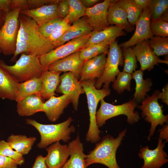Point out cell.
I'll return each instance as SVG.
<instances>
[{"mask_svg": "<svg viewBox=\"0 0 168 168\" xmlns=\"http://www.w3.org/2000/svg\"><path fill=\"white\" fill-rule=\"evenodd\" d=\"M20 24L16 50L11 59L16 61L18 55L22 53L38 56L54 49L53 43L43 37L37 24L30 18L20 14Z\"/></svg>", "mask_w": 168, "mask_h": 168, "instance_id": "cell-1", "label": "cell"}, {"mask_svg": "<svg viewBox=\"0 0 168 168\" xmlns=\"http://www.w3.org/2000/svg\"><path fill=\"white\" fill-rule=\"evenodd\" d=\"M127 130L126 128L124 129L116 138L107 134L96 143L93 149L86 155L85 160L87 167L93 164L100 163L108 168H120L116 161V152Z\"/></svg>", "mask_w": 168, "mask_h": 168, "instance_id": "cell-2", "label": "cell"}, {"mask_svg": "<svg viewBox=\"0 0 168 168\" xmlns=\"http://www.w3.org/2000/svg\"><path fill=\"white\" fill-rule=\"evenodd\" d=\"M72 119L70 117L66 121L56 124H44L38 123L34 119H27L26 123L31 125L38 131L40 136V142L37 147L39 148H45L50 145L62 140L68 142L70 139L72 133L75 132L73 125H70Z\"/></svg>", "mask_w": 168, "mask_h": 168, "instance_id": "cell-3", "label": "cell"}, {"mask_svg": "<svg viewBox=\"0 0 168 168\" xmlns=\"http://www.w3.org/2000/svg\"><path fill=\"white\" fill-rule=\"evenodd\" d=\"M96 81L93 79L80 81L86 95L90 117V124L86 135V141L96 143L100 140V134L102 132L96 122L97 105L101 99L110 94V90L104 88L97 89L95 86Z\"/></svg>", "mask_w": 168, "mask_h": 168, "instance_id": "cell-4", "label": "cell"}, {"mask_svg": "<svg viewBox=\"0 0 168 168\" xmlns=\"http://www.w3.org/2000/svg\"><path fill=\"white\" fill-rule=\"evenodd\" d=\"M0 67L14 77L20 83L34 77H40L45 70L42 65L38 57L24 53L13 65L7 64L0 60Z\"/></svg>", "mask_w": 168, "mask_h": 168, "instance_id": "cell-5", "label": "cell"}, {"mask_svg": "<svg viewBox=\"0 0 168 168\" xmlns=\"http://www.w3.org/2000/svg\"><path fill=\"white\" fill-rule=\"evenodd\" d=\"M100 101V106L96 111V124L99 128L105 124L108 119L120 115L126 116L127 122L130 125L137 122L140 119L138 112L134 111L138 104L132 100L118 105L106 102L104 99Z\"/></svg>", "mask_w": 168, "mask_h": 168, "instance_id": "cell-6", "label": "cell"}, {"mask_svg": "<svg viewBox=\"0 0 168 168\" xmlns=\"http://www.w3.org/2000/svg\"><path fill=\"white\" fill-rule=\"evenodd\" d=\"M21 8H15L6 13L4 21L0 29V49L5 55L14 54L20 24L19 20Z\"/></svg>", "mask_w": 168, "mask_h": 168, "instance_id": "cell-7", "label": "cell"}, {"mask_svg": "<svg viewBox=\"0 0 168 168\" xmlns=\"http://www.w3.org/2000/svg\"><path fill=\"white\" fill-rule=\"evenodd\" d=\"M124 65V57L121 49L117 41L111 42L107 53L106 63L103 72L95 82V86L98 89H100L103 84V88L109 89L111 82H113L116 76L120 72L118 67Z\"/></svg>", "mask_w": 168, "mask_h": 168, "instance_id": "cell-8", "label": "cell"}, {"mask_svg": "<svg viewBox=\"0 0 168 168\" xmlns=\"http://www.w3.org/2000/svg\"><path fill=\"white\" fill-rule=\"evenodd\" d=\"M160 91H155L151 96H148L141 101L142 105L137 107L141 111L142 117L145 121L151 124L147 140L149 141L155 132L156 127L168 123V115L163 113L162 105L158 102V95Z\"/></svg>", "mask_w": 168, "mask_h": 168, "instance_id": "cell-9", "label": "cell"}, {"mask_svg": "<svg viewBox=\"0 0 168 168\" xmlns=\"http://www.w3.org/2000/svg\"><path fill=\"white\" fill-rule=\"evenodd\" d=\"M94 32V30L87 35L72 39L46 54L38 56L43 68L47 69L49 66L54 61L83 49Z\"/></svg>", "mask_w": 168, "mask_h": 168, "instance_id": "cell-10", "label": "cell"}, {"mask_svg": "<svg viewBox=\"0 0 168 168\" xmlns=\"http://www.w3.org/2000/svg\"><path fill=\"white\" fill-rule=\"evenodd\" d=\"M60 84L56 91L68 95L74 110L77 111L80 96L85 93L80 81L70 72H65L60 76Z\"/></svg>", "mask_w": 168, "mask_h": 168, "instance_id": "cell-11", "label": "cell"}, {"mask_svg": "<svg viewBox=\"0 0 168 168\" xmlns=\"http://www.w3.org/2000/svg\"><path fill=\"white\" fill-rule=\"evenodd\" d=\"M165 143L158 138V145L155 149H150L148 146H146L140 149L138 155L144 161L141 168H161L168 162L167 153L163 149Z\"/></svg>", "mask_w": 168, "mask_h": 168, "instance_id": "cell-12", "label": "cell"}, {"mask_svg": "<svg viewBox=\"0 0 168 168\" xmlns=\"http://www.w3.org/2000/svg\"><path fill=\"white\" fill-rule=\"evenodd\" d=\"M150 13L148 7L143 10L137 20L133 35L128 40L119 44V47L122 48L132 47L141 41L151 39L154 35L150 30Z\"/></svg>", "mask_w": 168, "mask_h": 168, "instance_id": "cell-13", "label": "cell"}, {"mask_svg": "<svg viewBox=\"0 0 168 168\" xmlns=\"http://www.w3.org/2000/svg\"><path fill=\"white\" fill-rule=\"evenodd\" d=\"M133 49L137 61L140 64V70L143 72L147 70L150 71L154 65H158L159 63L168 64V60L161 59L155 55L149 45V40L138 43L133 47Z\"/></svg>", "mask_w": 168, "mask_h": 168, "instance_id": "cell-14", "label": "cell"}, {"mask_svg": "<svg viewBox=\"0 0 168 168\" xmlns=\"http://www.w3.org/2000/svg\"><path fill=\"white\" fill-rule=\"evenodd\" d=\"M111 1L105 0L92 7L86 9L85 16L94 30L99 31L110 26L108 22L107 15Z\"/></svg>", "mask_w": 168, "mask_h": 168, "instance_id": "cell-15", "label": "cell"}, {"mask_svg": "<svg viewBox=\"0 0 168 168\" xmlns=\"http://www.w3.org/2000/svg\"><path fill=\"white\" fill-rule=\"evenodd\" d=\"M85 60L80 56V51L63 58L56 60L50 64L48 70L60 72H70L78 79Z\"/></svg>", "mask_w": 168, "mask_h": 168, "instance_id": "cell-16", "label": "cell"}, {"mask_svg": "<svg viewBox=\"0 0 168 168\" xmlns=\"http://www.w3.org/2000/svg\"><path fill=\"white\" fill-rule=\"evenodd\" d=\"M45 149L47 154L45 163L48 168H62L68 160L70 152L68 146L59 141L49 146Z\"/></svg>", "mask_w": 168, "mask_h": 168, "instance_id": "cell-17", "label": "cell"}, {"mask_svg": "<svg viewBox=\"0 0 168 168\" xmlns=\"http://www.w3.org/2000/svg\"><path fill=\"white\" fill-rule=\"evenodd\" d=\"M107 54L104 53L85 60L79 81L99 78L102 74L106 63Z\"/></svg>", "mask_w": 168, "mask_h": 168, "instance_id": "cell-18", "label": "cell"}, {"mask_svg": "<svg viewBox=\"0 0 168 168\" xmlns=\"http://www.w3.org/2000/svg\"><path fill=\"white\" fill-rule=\"evenodd\" d=\"M71 103L70 97L63 94L58 97H51L43 105V112L50 121H57L63 114L64 110Z\"/></svg>", "mask_w": 168, "mask_h": 168, "instance_id": "cell-19", "label": "cell"}, {"mask_svg": "<svg viewBox=\"0 0 168 168\" xmlns=\"http://www.w3.org/2000/svg\"><path fill=\"white\" fill-rule=\"evenodd\" d=\"M93 30L85 16L73 23L69 30L53 43L54 49L72 39L87 35Z\"/></svg>", "mask_w": 168, "mask_h": 168, "instance_id": "cell-20", "label": "cell"}, {"mask_svg": "<svg viewBox=\"0 0 168 168\" xmlns=\"http://www.w3.org/2000/svg\"><path fill=\"white\" fill-rule=\"evenodd\" d=\"M58 3L46 5L34 9L21 10L20 14L30 18L40 26L53 19L60 18L57 10Z\"/></svg>", "mask_w": 168, "mask_h": 168, "instance_id": "cell-21", "label": "cell"}, {"mask_svg": "<svg viewBox=\"0 0 168 168\" xmlns=\"http://www.w3.org/2000/svg\"><path fill=\"white\" fill-rule=\"evenodd\" d=\"M68 146L70 157L62 168H87L85 160L86 155L83 152V143L81 142L78 134Z\"/></svg>", "mask_w": 168, "mask_h": 168, "instance_id": "cell-22", "label": "cell"}, {"mask_svg": "<svg viewBox=\"0 0 168 168\" xmlns=\"http://www.w3.org/2000/svg\"><path fill=\"white\" fill-rule=\"evenodd\" d=\"M117 0H111L107 11L108 22L110 25L122 27L124 31L131 32L134 30V26L128 22L125 11L119 6Z\"/></svg>", "mask_w": 168, "mask_h": 168, "instance_id": "cell-23", "label": "cell"}, {"mask_svg": "<svg viewBox=\"0 0 168 168\" xmlns=\"http://www.w3.org/2000/svg\"><path fill=\"white\" fill-rule=\"evenodd\" d=\"M61 72L45 70L40 76L41 87L37 95L43 99H49L54 96L55 92L60 82V75Z\"/></svg>", "mask_w": 168, "mask_h": 168, "instance_id": "cell-24", "label": "cell"}, {"mask_svg": "<svg viewBox=\"0 0 168 168\" xmlns=\"http://www.w3.org/2000/svg\"><path fill=\"white\" fill-rule=\"evenodd\" d=\"M126 34L122 27L113 25L110 26L99 31L94 30L93 33L89 39L84 48L94 44L102 42L111 43L115 40L116 38L118 37L125 36Z\"/></svg>", "mask_w": 168, "mask_h": 168, "instance_id": "cell-25", "label": "cell"}, {"mask_svg": "<svg viewBox=\"0 0 168 168\" xmlns=\"http://www.w3.org/2000/svg\"><path fill=\"white\" fill-rule=\"evenodd\" d=\"M19 82L0 67V98L15 100Z\"/></svg>", "mask_w": 168, "mask_h": 168, "instance_id": "cell-26", "label": "cell"}, {"mask_svg": "<svg viewBox=\"0 0 168 168\" xmlns=\"http://www.w3.org/2000/svg\"><path fill=\"white\" fill-rule=\"evenodd\" d=\"M43 99L36 94L32 95L17 102L16 111L21 116L32 115L43 111Z\"/></svg>", "mask_w": 168, "mask_h": 168, "instance_id": "cell-27", "label": "cell"}, {"mask_svg": "<svg viewBox=\"0 0 168 168\" xmlns=\"http://www.w3.org/2000/svg\"><path fill=\"white\" fill-rule=\"evenodd\" d=\"M132 76L136 82L135 92L132 100L138 104L145 99L147 93L151 90L153 82L150 78L144 79L143 71L140 69L135 71Z\"/></svg>", "mask_w": 168, "mask_h": 168, "instance_id": "cell-28", "label": "cell"}, {"mask_svg": "<svg viewBox=\"0 0 168 168\" xmlns=\"http://www.w3.org/2000/svg\"><path fill=\"white\" fill-rule=\"evenodd\" d=\"M36 140L33 136L28 137L25 135L12 134L7 141L13 149L24 155L29 153Z\"/></svg>", "mask_w": 168, "mask_h": 168, "instance_id": "cell-29", "label": "cell"}, {"mask_svg": "<svg viewBox=\"0 0 168 168\" xmlns=\"http://www.w3.org/2000/svg\"><path fill=\"white\" fill-rule=\"evenodd\" d=\"M41 84L40 77L19 83L15 100L17 102L31 95H37L40 90Z\"/></svg>", "mask_w": 168, "mask_h": 168, "instance_id": "cell-30", "label": "cell"}, {"mask_svg": "<svg viewBox=\"0 0 168 168\" xmlns=\"http://www.w3.org/2000/svg\"><path fill=\"white\" fill-rule=\"evenodd\" d=\"M117 2L126 12L128 22L134 26L142 12V9L134 3L133 0H117Z\"/></svg>", "mask_w": 168, "mask_h": 168, "instance_id": "cell-31", "label": "cell"}, {"mask_svg": "<svg viewBox=\"0 0 168 168\" xmlns=\"http://www.w3.org/2000/svg\"><path fill=\"white\" fill-rule=\"evenodd\" d=\"M110 43L102 42L82 49L80 51V57L82 59L86 60L102 54H107Z\"/></svg>", "mask_w": 168, "mask_h": 168, "instance_id": "cell-32", "label": "cell"}, {"mask_svg": "<svg viewBox=\"0 0 168 168\" xmlns=\"http://www.w3.org/2000/svg\"><path fill=\"white\" fill-rule=\"evenodd\" d=\"M151 21L161 18L168 14V0H151L149 7Z\"/></svg>", "mask_w": 168, "mask_h": 168, "instance_id": "cell-33", "label": "cell"}, {"mask_svg": "<svg viewBox=\"0 0 168 168\" xmlns=\"http://www.w3.org/2000/svg\"><path fill=\"white\" fill-rule=\"evenodd\" d=\"M116 79L113 82L112 87L119 94H122L125 90L130 91L131 80L132 74L123 72H119Z\"/></svg>", "mask_w": 168, "mask_h": 168, "instance_id": "cell-34", "label": "cell"}, {"mask_svg": "<svg viewBox=\"0 0 168 168\" xmlns=\"http://www.w3.org/2000/svg\"><path fill=\"white\" fill-rule=\"evenodd\" d=\"M149 45L155 55L160 56L168 54V38L153 36L149 40Z\"/></svg>", "mask_w": 168, "mask_h": 168, "instance_id": "cell-35", "label": "cell"}, {"mask_svg": "<svg viewBox=\"0 0 168 168\" xmlns=\"http://www.w3.org/2000/svg\"><path fill=\"white\" fill-rule=\"evenodd\" d=\"M121 49L124 59L123 72L132 74L138 68L136 56L132 47Z\"/></svg>", "mask_w": 168, "mask_h": 168, "instance_id": "cell-36", "label": "cell"}, {"mask_svg": "<svg viewBox=\"0 0 168 168\" xmlns=\"http://www.w3.org/2000/svg\"><path fill=\"white\" fill-rule=\"evenodd\" d=\"M68 1L69 11L67 16L71 24L85 16L86 8L80 0H68Z\"/></svg>", "mask_w": 168, "mask_h": 168, "instance_id": "cell-37", "label": "cell"}, {"mask_svg": "<svg viewBox=\"0 0 168 168\" xmlns=\"http://www.w3.org/2000/svg\"><path fill=\"white\" fill-rule=\"evenodd\" d=\"M0 154L13 159L18 165L21 166L25 163L23 155L13 149L7 141L4 140H0Z\"/></svg>", "mask_w": 168, "mask_h": 168, "instance_id": "cell-38", "label": "cell"}, {"mask_svg": "<svg viewBox=\"0 0 168 168\" xmlns=\"http://www.w3.org/2000/svg\"><path fill=\"white\" fill-rule=\"evenodd\" d=\"M150 28L151 33L154 36L168 37V21L162 19L151 21Z\"/></svg>", "mask_w": 168, "mask_h": 168, "instance_id": "cell-39", "label": "cell"}, {"mask_svg": "<svg viewBox=\"0 0 168 168\" xmlns=\"http://www.w3.org/2000/svg\"><path fill=\"white\" fill-rule=\"evenodd\" d=\"M63 19L58 18L50 20L38 26V30L43 37L48 39Z\"/></svg>", "mask_w": 168, "mask_h": 168, "instance_id": "cell-40", "label": "cell"}, {"mask_svg": "<svg viewBox=\"0 0 168 168\" xmlns=\"http://www.w3.org/2000/svg\"><path fill=\"white\" fill-rule=\"evenodd\" d=\"M71 26L67 16L56 28L48 38L53 44L59 39L70 28Z\"/></svg>", "mask_w": 168, "mask_h": 168, "instance_id": "cell-41", "label": "cell"}, {"mask_svg": "<svg viewBox=\"0 0 168 168\" xmlns=\"http://www.w3.org/2000/svg\"><path fill=\"white\" fill-rule=\"evenodd\" d=\"M29 9L37 8L46 5L58 3L60 0H27Z\"/></svg>", "mask_w": 168, "mask_h": 168, "instance_id": "cell-42", "label": "cell"}, {"mask_svg": "<svg viewBox=\"0 0 168 168\" xmlns=\"http://www.w3.org/2000/svg\"><path fill=\"white\" fill-rule=\"evenodd\" d=\"M57 10L59 17L64 18L68 15L69 6L68 0H60L58 3Z\"/></svg>", "mask_w": 168, "mask_h": 168, "instance_id": "cell-43", "label": "cell"}, {"mask_svg": "<svg viewBox=\"0 0 168 168\" xmlns=\"http://www.w3.org/2000/svg\"><path fill=\"white\" fill-rule=\"evenodd\" d=\"M17 167L14 159L0 154V168H17Z\"/></svg>", "mask_w": 168, "mask_h": 168, "instance_id": "cell-44", "label": "cell"}, {"mask_svg": "<svg viewBox=\"0 0 168 168\" xmlns=\"http://www.w3.org/2000/svg\"><path fill=\"white\" fill-rule=\"evenodd\" d=\"M17 7H20L21 11L29 9L27 0H11V10Z\"/></svg>", "mask_w": 168, "mask_h": 168, "instance_id": "cell-45", "label": "cell"}, {"mask_svg": "<svg viewBox=\"0 0 168 168\" xmlns=\"http://www.w3.org/2000/svg\"><path fill=\"white\" fill-rule=\"evenodd\" d=\"M45 157L38 155L36 158L31 168H48L45 163Z\"/></svg>", "mask_w": 168, "mask_h": 168, "instance_id": "cell-46", "label": "cell"}, {"mask_svg": "<svg viewBox=\"0 0 168 168\" xmlns=\"http://www.w3.org/2000/svg\"><path fill=\"white\" fill-rule=\"evenodd\" d=\"M158 99L161 100L162 102L168 105V84L167 83L162 89V91L159 92Z\"/></svg>", "mask_w": 168, "mask_h": 168, "instance_id": "cell-47", "label": "cell"}, {"mask_svg": "<svg viewBox=\"0 0 168 168\" xmlns=\"http://www.w3.org/2000/svg\"><path fill=\"white\" fill-rule=\"evenodd\" d=\"M162 127L159 130V138L162 140H165V142H168V125L166 123V124H163Z\"/></svg>", "mask_w": 168, "mask_h": 168, "instance_id": "cell-48", "label": "cell"}, {"mask_svg": "<svg viewBox=\"0 0 168 168\" xmlns=\"http://www.w3.org/2000/svg\"><path fill=\"white\" fill-rule=\"evenodd\" d=\"M11 0H0V9L5 13L11 10Z\"/></svg>", "mask_w": 168, "mask_h": 168, "instance_id": "cell-49", "label": "cell"}, {"mask_svg": "<svg viewBox=\"0 0 168 168\" xmlns=\"http://www.w3.org/2000/svg\"><path fill=\"white\" fill-rule=\"evenodd\" d=\"M133 1L143 10L149 7L151 0H133Z\"/></svg>", "mask_w": 168, "mask_h": 168, "instance_id": "cell-50", "label": "cell"}, {"mask_svg": "<svg viewBox=\"0 0 168 168\" xmlns=\"http://www.w3.org/2000/svg\"><path fill=\"white\" fill-rule=\"evenodd\" d=\"M86 9L94 7L100 3L101 1L99 0H80Z\"/></svg>", "mask_w": 168, "mask_h": 168, "instance_id": "cell-51", "label": "cell"}, {"mask_svg": "<svg viewBox=\"0 0 168 168\" xmlns=\"http://www.w3.org/2000/svg\"><path fill=\"white\" fill-rule=\"evenodd\" d=\"M6 13L0 9V29L3 24V22L4 21Z\"/></svg>", "mask_w": 168, "mask_h": 168, "instance_id": "cell-52", "label": "cell"}, {"mask_svg": "<svg viewBox=\"0 0 168 168\" xmlns=\"http://www.w3.org/2000/svg\"><path fill=\"white\" fill-rule=\"evenodd\" d=\"M1 52H2V51H1V50L0 49V53H1Z\"/></svg>", "mask_w": 168, "mask_h": 168, "instance_id": "cell-53", "label": "cell"}]
</instances>
